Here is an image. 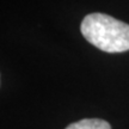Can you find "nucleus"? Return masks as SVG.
Listing matches in <instances>:
<instances>
[{
    "mask_svg": "<svg viewBox=\"0 0 129 129\" xmlns=\"http://www.w3.org/2000/svg\"><path fill=\"white\" fill-rule=\"evenodd\" d=\"M83 36L106 53L129 50V24L104 13L87 14L80 25Z\"/></svg>",
    "mask_w": 129,
    "mask_h": 129,
    "instance_id": "nucleus-1",
    "label": "nucleus"
},
{
    "mask_svg": "<svg viewBox=\"0 0 129 129\" xmlns=\"http://www.w3.org/2000/svg\"><path fill=\"white\" fill-rule=\"evenodd\" d=\"M66 129H111L110 123L101 118H84L71 123Z\"/></svg>",
    "mask_w": 129,
    "mask_h": 129,
    "instance_id": "nucleus-2",
    "label": "nucleus"
}]
</instances>
